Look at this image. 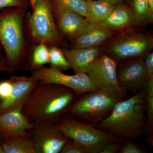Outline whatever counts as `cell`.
<instances>
[{
    "instance_id": "obj_8",
    "label": "cell",
    "mask_w": 153,
    "mask_h": 153,
    "mask_svg": "<svg viewBox=\"0 0 153 153\" xmlns=\"http://www.w3.org/2000/svg\"><path fill=\"white\" fill-rule=\"evenodd\" d=\"M117 63L115 59L102 51L86 74L97 90L124 98L127 91L121 87L117 81Z\"/></svg>"
},
{
    "instance_id": "obj_13",
    "label": "cell",
    "mask_w": 153,
    "mask_h": 153,
    "mask_svg": "<svg viewBox=\"0 0 153 153\" xmlns=\"http://www.w3.org/2000/svg\"><path fill=\"white\" fill-rule=\"evenodd\" d=\"M57 29L69 42L82 35L90 23L83 16L70 10L52 11Z\"/></svg>"
},
{
    "instance_id": "obj_9",
    "label": "cell",
    "mask_w": 153,
    "mask_h": 153,
    "mask_svg": "<svg viewBox=\"0 0 153 153\" xmlns=\"http://www.w3.org/2000/svg\"><path fill=\"white\" fill-rule=\"evenodd\" d=\"M31 76L37 79L39 83H53L69 88L74 90L78 97L97 90L86 73L67 75L55 68L44 66L32 72Z\"/></svg>"
},
{
    "instance_id": "obj_14",
    "label": "cell",
    "mask_w": 153,
    "mask_h": 153,
    "mask_svg": "<svg viewBox=\"0 0 153 153\" xmlns=\"http://www.w3.org/2000/svg\"><path fill=\"white\" fill-rule=\"evenodd\" d=\"M33 124L22 112V108L0 114V139L9 137H31L29 130Z\"/></svg>"
},
{
    "instance_id": "obj_23",
    "label": "cell",
    "mask_w": 153,
    "mask_h": 153,
    "mask_svg": "<svg viewBox=\"0 0 153 153\" xmlns=\"http://www.w3.org/2000/svg\"><path fill=\"white\" fill-rule=\"evenodd\" d=\"M145 97L146 111H147L146 129L149 133L153 132V76L149 77L143 89Z\"/></svg>"
},
{
    "instance_id": "obj_4",
    "label": "cell",
    "mask_w": 153,
    "mask_h": 153,
    "mask_svg": "<svg viewBox=\"0 0 153 153\" xmlns=\"http://www.w3.org/2000/svg\"><path fill=\"white\" fill-rule=\"evenodd\" d=\"M25 27L32 47L43 44L48 47L68 48L67 40L57 29L51 0H37L32 12L25 15Z\"/></svg>"
},
{
    "instance_id": "obj_2",
    "label": "cell",
    "mask_w": 153,
    "mask_h": 153,
    "mask_svg": "<svg viewBox=\"0 0 153 153\" xmlns=\"http://www.w3.org/2000/svg\"><path fill=\"white\" fill-rule=\"evenodd\" d=\"M78 97L66 86L39 83L24 103L22 112L31 123L44 121L53 124L68 113Z\"/></svg>"
},
{
    "instance_id": "obj_34",
    "label": "cell",
    "mask_w": 153,
    "mask_h": 153,
    "mask_svg": "<svg viewBox=\"0 0 153 153\" xmlns=\"http://www.w3.org/2000/svg\"><path fill=\"white\" fill-rule=\"evenodd\" d=\"M153 134H151L150 137H149L148 140V142L151 146H153Z\"/></svg>"
},
{
    "instance_id": "obj_32",
    "label": "cell",
    "mask_w": 153,
    "mask_h": 153,
    "mask_svg": "<svg viewBox=\"0 0 153 153\" xmlns=\"http://www.w3.org/2000/svg\"><path fill=\"white\" fill-rule=\"evenodd\" d=\"M106 1H109L115 4H123V3H126L125 2L124 0H106Z\"/></svg>"
},
{
    "instance_id": "obj_26",
    "label": "cell",
    "mask_w": 153,
    "mask_h": 153,
    "mask_svg": "<svg viewBox=\"0 0 153 153\" xmlns=\"http://www.w3.org/2000/svg\"><path fill=\"white\" fill-rule=\"evenodd\" d=\"M126 141L122 143L120 153H145L146 151L140 145L131 141Z\"/></svg>"
},
{
    "instance_id": "obj_35",
    "label": "cell",
    "mask_w": 153,
    "mask_h": 153,
    "mask_svg": "<svg viewBox=\"0 0 153 153\" xmlns=\"http://www.w3.org/2000/svg\"><path fill=\"white\" fill-rule=\"evenodd\" d=\"M149 5L152 11H153V0H148Z\"/></svg>"
},
{
    "instance_id": "obj_33",
    "label": "cell",
    "mask_w": 153,
    "mask_h": 153,
    "mask_svg": "<svg viewBox=\"0 0 153 153\" xmlns=\"http://www.w3.org/2000/svg\"><path fill=\"white\" fill-rule=\"evenodd\" d=\"M29 1L30 6L32 10H33L34 8V7H35L37 0H29Z\"/></svg>"
},
{
    "instance_id": "obj_15",
    "label": "cell",
    "mask_w": 153,
    "mask_h": 153,
    "mask_svg": "<svg viewBox=\"0 0 153 153\" xmlns=\"http://www.w3.org/2000/svg\"><path fill=\"white\" fill-rule=\"evenodd\" d=\"M61 49L74 74L86 73L102 51L100 47L63 48Z\"/></svg>"
},
{
    "instance_id": "obj_24",
    "label": "cell",
    "mask_w": 153,
    "mask_h": 153,
    "mask_svg": "<svg viewBox=\"0 0 153 153\" xmlns=\"http://www.w3.org/2000/svg\"><path fill=\"white\" fill-rule=\"evenodd\" d=\"M50 67L61 72L71 69V67L63 55L61 48L56 47H49Z\"/></svg>"
},
{
    "instance_id": "obj_22",
    "label": "cell",
    "mask_w": 153,
    "mask_h": 153,
    "mask_svg": "<svg viewBox=\"0 0 153 153\" xmlns=\"http://www.w3.org/2000/svg\"><path fill=\"white\" fill-rule=\"evenodd\" d=\"M49 63V47L43 44L33 47L28 71L33 72Z\"/></svg>"
},
{
    "instance_id": "obj_25",
    "label": "cell",
    "mask_w": 153,
    "mask_h": 153,
    "mask_svg": "<svg viewBox=\"0 0 153 153\" xmlns=\"http://www.w3.org/2000/svg\"><path fill=\"white\" fill-rule=\"evenodd\" d=\"M60 153H88L81 145L72 139L64 145Z\"/></svg>"
},
{
    "instance_id": "obj_6",
    "label": "cell",
    "mask_w": 153,
    "mask_h": 153,
    "mask_svg": "<svg viewBox=\"0 0 153 153\" xmlns=\"http://www.w3.org/2000/svg\"><path fill=\"white\" fill-rule=\"evenodd\" d=\"M123 100L124 97L111 94L92 91L78 97L67 114L83 123L97 127Z\"/></svg>"
},
{
    "instance_id": "obj_37",
    "label": "cell",
    "mask_w": 153,
    "mask_h": 153,
    "mask_svg": "<svg viewBox=\"0 0 153 153\" xmlns=\"http://www.w3.org/2000/svg\"><path fill=\"white\" fill-rule=\"evenodd\" d=\"M0 153H4L1 146V141L0 140Z\"/></svg>"
},
{
    "instance_id": "obj_27",
    "label": "cell",
    "mask_w": 153,
    "mask_h": 153,
    "mask_svg": "<svg viewBox=\"0 0 153 153\" xmlns=\"http://www.w3.org/2000/svg\"><path fill=\"white\" fill-rule=\"evenodd\" d=\"M29 2L26 0H0V10L10 7H29Z\"/></svg>"
},
{
    "instance_id": "obj_30",
    "label": "cell",
    "mask_w": 153,
    "mask_h": 153,
    "mask_svg": "<svg viewBox=\"0 0 153 153\" xmlns=\"http://www.w3.org/2000/svg\"><path fill=\"white\" fill-rule=\"evenodd\" d=\"M145 66L149 77L153 76V52H151L144 58Z\"/></svg>"
},
{
    "instance_id": "obj_1",
    "label": "cell",
    "mask_w": 153,
    "mask_h": 153,
    "mask_svg": "<svg viewBox=\"0 0 153 153\" xmlns=\"http://www.w3.org/2000/svg\"><path fill=\"white\" fill-rule=\"evenodd\" d=\"M28 7H10L0 10V44L9 74L18 70L28 71L33 47L25 32V19Z\"/></svg>"
},
{
    "instance_id": "obj_38",
    "label": "cell",
    "mask_w": 153,
    "mask_h": 153,
    "mask_svg": "<svg viewBox=\"0 0 153 153\" xmlns=\"http://www.w3.org/2000/svg\"><path fill=\"white\" fill-rule=\"evenodd\" d=\"M26 1H29V0H26Z\"/></svg>"
},
{
    "instance_id": "obj_39",
    "label": "cell",
    "mask_w": 153,
    "mask_h": 153,
    "mask_svg": "<svg viewBox=\"0 0 153 153\" xmlns=\"http://www.w3.org/2000/svg\"><path fill=\"white\" fill-rule=\"evenodd\" d=\"M0 102H1V100H0ZM0 140H1V139H0Z\"/></svg>"
},
{
    "instance_id": "obj_28",
    "label": "cell",
    "mask_w": 153,
    "mask_h": 153,
    "mask_svg": "<svg viewBox=\"0 0 153 153\" xmlns=\"http://www.w3.org/2000/svg\"><path fill=\"white\" fill-rule=\"evenodd\" d=\"M12 87L11 79L4 80L0 82V100L1 102L5 101L8 98L10 94Z\"/></svg>"
},
{
    "instance_id": "obj_12",
    "label": "cell",
    "mask_w": 153,
    "mask_h": 153,
    "mask_svg": "<svg viewBox=\"0 0 153 153\" xmlns=\"http://www.w3.org/2000/svg\"><path fill=\"white\" fill-rule=\"evenodd\" d=\"M12 87L8 98L0 102V114L18 108H22L33 89L39 84L37 79L32 76L12 75Z\"/></svg>"
},
{
    "instance_id": "obj_3",
    "label": "cell",
    "mask_w": 153,
    "mask_h": 153,
    "mask_svg": "<svg viewBox=\"0 0 153 153\" xmlns=\"http://www.w3.org/2000/svg\"><path fill=\"white\" fill-rule=\"evenodd\" d=\"M145 111V96L140 90L130 98L119 101L97 127L121 139L134 140L146 129Z\"/></svg>"
},
{
    "instance_id": "obj_10",
    "label": "cell",
    "mask_w": 153,
    "mask_h": 153,
    "mask_svg": "<svg viewBox=\"0 0 153 153\" xmlns=\"http://www.w3.org/2000/svg\"><path fill=\"white\" fill-rule=\"evenodd\" d=\"M32 123L29 132L36 153H60L64 145L71 140L51 124L44 121Z\"/></svg>"
},
{
    "instance_id": "obj_20",
    "label": "cell",
    "mask_w": 153,
    "mask_h": 153,
    "mask_svg": "<svg viewBox=\"0 0 153 153\" xmlns=\"http://www.w3.org/2000/svg\"><path fill=\"white\" fill-rule=\"evenodd\" d=\"M132 8L135 16L137 26L144 27L153 23V11L148 0H133Z\"/></svg>"
},
{
    "instance_id": "obj_5",
    "label": "cell",
    "mask_w": 153,
    "mask_h": 153,
    "mask_svg": "<svg viewBox=\"0 0 153 153\" xmlns=\"http://www.w3.org/2000/svg\"><path fill=\"white\" fill-rule=\"evenodd\" d=\"M117 62L129 58H144L153 49L152 31L138 26L117 32L100 47Z\"/></svg>"
},
{
    "instance_id": "obj_18",
    "label": "cell",
    "mask_w": 153,
    "mask_h": 153,
    "mask_svg": "<svg viewBox=\"0 0 153 153\" xmlns=\"http://www.w3.org/2000/svg\"><path fill=\"white\" fill-rule=\"evenodd\" d=\"M86 19L91 24L99 25L112 13L116 4L106 0H86Z\"/></svg>"
},
{
    "instance_id": "obj_36",
    "label": "cell",
    "mask_w": 153,
    "mask_h": 153,
    "mask_svg": "<svg viewBox=\"0 0 153 153\" xmlns=\"http://www.w3.org/2000/svg\"><path fill=\"white\" fill-rule=\"evenodd\" d=\"M124 1L125 2L126 4L131 7L132 4L133 0H124Z\"/></svg>"
},
{
    "instance_id": "obj_21",
    "label": "cell",
    "mask_w": 153,
    "mask_h": 153,
    "mask_svg": "<svg viewBox=\"0 0 153 153\" xmlns=\"http://www.w3.org/2000/svg\"><path fill=\"white\" fill-rule=\"evenodd\" d=\"M52 11L70 10L86 18L87 6L86 0H51Z\"/></svg>"
},
{
    "instance_id": "obj_29",
    "label": "cell",
    "mask_w": 153,
    "mask_h": 153,
    "mask_svg": "<svg viewBox=\"0 0 153 153\" xmlns=\"http://www.w3.org/2000/svg\"><path fill=\"white\" fill-rule=\"evenodd\" d=\"M122 140L110 142L105 145L99 153H118L122 144Z\"/></svg>"
},
{
    "instance_id": "obj_19",
    "label": "cell",
    "mask_w": 153,
    "mask_h": 153,
    "mask_svg": "<svg viewBox=\"0 0 153 153\" xmlns=\"http://www.w3.org/2000/svg\"><path fill=\"white\" fill-rule=\"evenodd\" d=\"M4 153H36L31 137H12L1 141Z\"/></svg>"
},
{
    "instance_id": "obj_7",
    "label": "cell",
    "mask_w": 153,
    "mask_h": 153,
    "mask_svg": "<svg viewBox=\"0 0 153 153\" xmlns=\"http://www.w3.org/2000/svg\"><path fill=\"white\" fill-rule=\"evenodd\" d=\"M52 125L85 148L88 153H99L108 143L121 140L120 138L97 127L81 122L68 114Z\"/></svg>"
},
{
    "instance_id": "obj_11",
    "label": "cell",
    "mask_w": 153,
    "mask_h": 153,
    "mask_svg": "<svg viewBox=\"0 0 153 153\" xmlns=\"http://www.w3.org/2000/svg\"><path fill=\"white\" fill-rule=\"evenodd\" d=\"M119 84L126 91L137 93L149 80L144 58L136 57L119 61L117 68Z\"/></svg>"
},
{
    "instance_id": "obj_31",
    "label": "cell",
    "mask_w": 153,
    "mask_h": 153,
    "mask_svg": "<svg viewBox=\"0 0 153 153\" xmlns=\"http://www.w3.org/2000/svg\"><path fill=\"white\" fill-rule=\"evenodd\" d=\"M3 72H8L7 60L2 47L0 44V74Z\"/></svg>"
},
{
    "instance_id": "obj_16",
    "label": "cell",
    "mask_w": 153,
    "mask_h": 153,
    "mask_svg": "<svg viewBox=\"0 0 153 153\" xmlns=\"http://www.w3.org/2000/svg\"><path fill=\"white\" fill-rule=\"evenodd\" d=\"M117 33L100 24H90L82 35L71 42V48L100 47Z\"/></svg>"
},
{
    "instance_id": "obj_17",
    "label": "cell",
    "mask_w": 153,
    "mask_h": 153,
    "mask_svg": "<svg viewBox=\"0 0 153 153\" xmlns=\"http://www.w3.org/2000/svg\"><path fill=\"white\" fill-rule=\"evenodd\" d=\"M100 25L115 32L137 26L133 10L126 3L116 5L112 13Z\"/></svg>"
}]
</instances>
